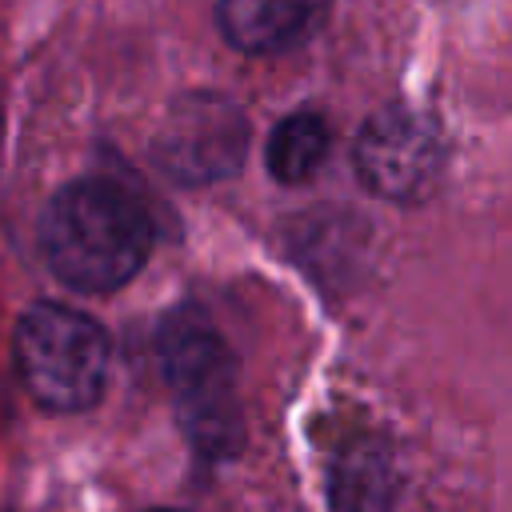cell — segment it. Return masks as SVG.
<instances>
[{
	"label": "cell",
	"mask_w": 512,
	"mask_h": 512,
	"mask_svg": "<svg viewBox=\"0 0 512 512\" xmlns=\"http://www.w3.org/2000/svg\"><path fill=\"white\" fill-rule=\"evenodd\" d=\"M152 216L136 192L108 176L64 184L40 224L52 276L76 292H116L152 252Z\"/></svg>",
	"instance_id": "6da1fadb"
},
{
	"label": "cell",
	"mask_w": 512,
	"mask_h": 512,
	"mask_svg": "<svg viewBox=\"0 0 512 512\" xmlns=\"http://www.w3.org/2000/svg\"><path fill=\"white\" fill-rule=\"evenodd\" d=\"M392 496V468L388 452L372 440L348 444L344 456L332 464V500L340 512H384Z\"/></svg>",
	"instance_id": "ba28073f"
},
{
	"label": "cell",
	"mask_w": 512,
	"mask_h": 512,
	"mask_svg": "<svg viewBox=\"0 0 512 512\" xmlns=\"http://www.w3.org/2000/svg\"><path fill=\"white\" fill-rule=\"evenodd\" d=\"M328 124L316 116V112H292L284 116L272 136H268V148H264V160H268V172L272 180L280 184H308L324 160H328Z\"/></svg>",
	"instance_id": "52a82bcc"
},
{
	"label": "cell",
	"mask_w": 512,
	"mask_h": 512,
	"mask_svg": "<svg viewBox=\"0 0 512 512\" xmlns=\"http://www.w3.org/2000/svg\"><path fill=\"white\" fill-rule=\"evenodd\" d=\"M328 12V0H216L224 40L248 56L288 52L308 40Z\"/></svg>",
	"instance_id": "8992f818"
},
{
	"label": "cell",
	"mask_w": 512,
	"mask_h": 512,
	"mask_svg": "<svg viewBox=\"0 0 512 512\" xmlns=\"http://www.w3.org/2000/svg\"><path fill=\"white\" fill-rule=\"evenodd\" d=\"M156 348L188 444L204 460L236 456L244 440V416H240L236 360L220 328L208 320V312L184 304L164 316Z\"/></svg>",
	"instance_id": "7a4b0ae2"
},
{
	"label": "cell",
	"mask_w": 512,
	"mask_h": 512,
	"mask_svg": "<svg viewBox=\"0 0 512 512\" xmlns=\"http://www.w3.org/2000/svg\"><path fill=\"white\" fill-rule=\"evenodd\" d=\"M148 512H180V508H148Z\"/></svg>",
	"instance_id": "9c48e42d"
},
{
	"label": "cell",
	"mask_w": 512,
	"mask_h": 512,
	"mask_svg": "<svg viewBox=\"0 0 512 512\" xmlns=\"http://www.w3.org/2000/svg\"><path fill=\"white\" fill-rule=\"evenodd\" d=\"M152 156L176 184H216L240 172L248 156V120L220 92H184L168 104Z\"/></svg>",
	"instance_id": "277c9868"
},
{
	"label": "cell",
	"mask_w": 512,
	"mask_h": 512,
	"mask_svg": "<svg viewBox=\"0 0 512 512\" xmlns=\"http://www.w3.org/2000/svg\"><path fill=\"white\" fill-rule=\"evenodd\" d=\"M444 132L440 124L408 104L372 112L356 136V176L384 200H424L444 176Z\"/></svg>",
	"instance_id": "5b68a950"
},
{
	"label": "cell",
	"mask_w": 512,
	"mask_h": 512,
	"mask_svg": "<svg viewBox=\"0 0 512 512\" xmlns=\"http://www.w3.org/2000/svg\"><path fill=\"white\" fill-rule=\"evenodd\" d=\"M112 344L108 332L68 308L40 300L16 324V368L32 400L48 412H84L104 396Z\"/></svg>",
	"instance_id": "3957f363"
}]
</instances>
